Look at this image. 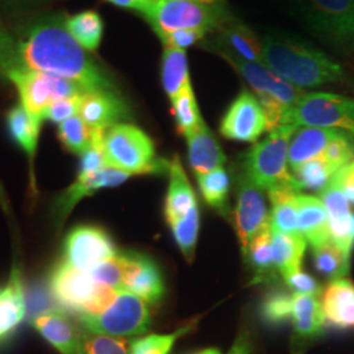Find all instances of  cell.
I'll use <instances>...</instances> for the list:
<instances>
[{"label":"cell","mask_w":354,"mask_h":354,"mask_svg":"<svg viewBox=\"0 0 354 354\" xmlns=\"http://www.w3.org/2000/svg\"><path fill=\"white\" fill-rule=\"evenodd\" d=\"M16 66L66 79L83 92L115 86L64 26V16H45L26 24L16 38Z\"/></svg>","instance_id":"6da1fadb"},{"label":"cell","mask_w":354,"mask_h":354,"mask_svg":"<svg viewBox=\"0 0 354 354\" xmlns=\"http://www.w3.org/2000/svg\"><path fill=\"white\" fill-rule=\"evenodd\" d=\"M263 64L297 88H314L344 77L342 66L304 41L283 35L260 39Z\"/></svg>","instance_id":"7a4b0ae2"},{"label":"cell","mask_w":354,"mask_h":354,"mask_svg":"<svg viewBox=\"0 0 354 354\" xmlns=\"http://www.w3.org/2000/svg\"><path fill=\"white\" fill-rule=\"evenodd\" d=\"M102 147L108 167L130 176L168 172L169 162L156 156L151 138L136 125L121 122L109 127Z\"/></svg>","instance_id":"3957f363"},{"label":"cell","mask_w":354,"mask_h":354,"mask_svg":"<svg viewBox=\"0 0 354 354\" xmlns=\"http://www.w3.org/2000/svg\"><path fill=\"white\" fill-rule=\"evenodd\" d=\"M221 55L252 87L266 113L268 131L281 127L283 115L302 97L304 91L279 77L264 64L241 61L227 53H221Z\"/></svg>","instance_id":"277c9868"},{"label":"cell","mask_w":354,"mask_h":354,"mask_svg":"<svg viewBox=\"0 0 354 354\" xmlns=\"http://www.w3.org/2000/svg\"><path fill=\"white\" fill-rule=\"evenodd\" d=\"M297 129L294 125H281L269 131L266 138L244 155L243 175L256 187L268 192L290 184L288 156L291 137Z\"/></svg>","instance_id":"5b68a950"},{"label":"cell","mask_w":354,"mask_h":354,"mask_svg":"<svg viewBox=\"0 0 354 354\" xmlns=\"http://www.w3.org/2000/svg\"><path fill=\"white\" fill-rule=\"evenodd\" d=\"M50 291L54 299L64 308L80 317L104 311L113 302L118 290L97 283L88 272L79 270L62 261L51 273Z\"/></svg>","instance_id":"8992f818"},{"label":"cell","mask_w":354,"mask_h":354,"mask_svg":"<svg viewBox=\"0 0 354 354\" xmlns=\"http://www.w3.org/2000/svg\"><path fill=\"white\" fill-rule=\"evenodd\" d=\"M143 17L159 38L177 30L207 35L218 30L227 19L222 4L210 6L197 0H159Z\"/></svg>","instance_id":"52a82bcc"},{"label":"cell","mask_w":354,"mask_h":354,"mask_svg":"<svg viewBox=\"0 0 354 354\" xmlns=\"http://www.w3.org/2000/svg\"><path fill=\"white\" fill-rule=\"evenodd\" d=\"M76 317L84 330L118 339L145 335L152 322L149 304L127 290L117 291L113 302L102 313Z\"/></svg>","instance_id":"ba28073f"},{"label":"cell","mask_w":354,"mask_h":354,"mask_svg":"<svg viewBox=\"0 0 354 354\" xmlns=\"http://www.w3.org/2000/svg\"><path fill=\"white\" fill-rule=\"evenodd\" d=\"M281 125L336 129L354 140V99L327 92L304 93Z\"/></svg>","instance_id":"9c48e42d"},{"label":"cell","mask_w":354,"mask_h":354,"mask_svg":"<svg viewBox=\"0 0 354 354\" xmlns=\"http://www.w3.org/2000/svg\"><path fill=\"white\" fill-rule=\"evenodd\" d=\"M6 77L17 89L20 104L29 113L42 121L44 114L53 102L84 93L66 79L20 66L11 68Z\"/></svg>","instance_id":"30bf717a"},{"label":"cell","mask_w":354,"mask_h":354,"mask_svg":"<svg viewBox=\"0 0 354 354\" xmlns=\"http://www.w3.org/2000/svg\"><path fill=\"white\" fill-rule=\"evenodd\" d=\"M314 33L342 49H354V0H299Z\"/></svg>","instance_id":"8fae6325"},{"label":"cell","mask_w":354,"mask_h":354,"mask_svg":"<svg viewBox=\"0 0 354 354\" xmlns=\"http://www.w3.org/2000/svg\"><path fill=\"white\" fill-rule=\"evenodd\" d=\"M64 263L83 272L113 259L118 251L111 235L97 226H77L64 241Z\"/></svg>","instance_id":"7c38bea8"},{"label":"cell","mask_w":354,"mask_h":354,"mask_svg":"<svg viewBox=\"0 0 354 354\" xmlns=\"http://www.w3.org/2000/svg\"><path fill=\"white\" fill-rule=\"evenodd\" d=\"M270 222L263 189L241 174L238 178V197L234 225L241 243L243 257L247 256L253 238Z\"/></svg>","instance_id":"4fadbf2b"},{"label":"cell","mask_w":354,"mask_h":354,"mask_svg":"<svg viewBox=\"0 0 354 354\" xmlns=\"http://www.w3.org/2000/svg\"><path fill=\"white\" fill-rule=\"evenodd\" d=\"M221 134L236 142H257L268 131L266 113L257 97L247 89L231 102L221 122Z\"/></svg>","instance_id":"5bb4252c"},{"label":"cell","mask_w":354,"mask_h":354,"mask_svg":"<svg viewBox=\"0 0 354 354\" xmlns=\"http://www.w3.org/2000/svg\"><path fill=\"white\" fill-rule=\"evenodd\" d=\"M118 256L124 272V289L149 304H159L165 295V283L158 264L143 253L127 251Z\"/></svg>","instance_id":"9a60e30c"},{"label":"cell","mask_w":354,"mask_h":354,"mask_svg":"<svg viewBox=\"0 0 354 354\" xmlns=\"http://www.w3.org/2000/svg\"><path fill=\"white\" fill-rule=\"evenodd\" d=\"M130 177L129 174L114 169L112 167H106L91 176L76 177L75 181L59 194L53 205L55 223L59 227L64 226V221L71 214L76 203L82 201L84 197L92 196L97 190L118 187Z\"/></svg>","instance_id":"2e32d148"},{"label":"cell","mask_w":354,"mask_h":354,"mask_svg":"<svg viewBox=\"0 0 354 354\" xmlns=\"http://www.w3.org/2000/svg\"><path fill=\"white\" fill-rule=\"evenodd\" d=\"M77 115L91 129L108 130L127 120L129 109L127 102L114 91L84 92L80 97Z\"/></svg>","instance_id":"e0dca14e"},{"label":"cell","mask_w":354,"mask_h":354,"mask_svg":"<svg viewBox=\"0 0 354 354\" xmlns=\"http://www.w3.org/2000/svg\"><path fill=\"white\" fill-rule=\"evenodd\" d=\"M320 200L328 214L330 241L351 256L354 248V212L351 203L332 183L320 192Z\"/></svg>","instance_id":"ac0fdd59"},{"label":"cell","mask_w":354,"mask_h":354,"mask_svg":"<svg viewBox=\"0 0 354 354\" xmlns=\"http://www.w3.org/2000/svg\"><path fill=\"white\" fill-rule=\"evenodd\" d=\"M32 327L59 354H77L82 330L64 311L48 310L32 317Z\"/></svg>","instance_id":"d6986e66"},{"label":"cell","mask_w":354,"mask_h":354,"mask_svg":"<svg viewBox=\"0 0 354 354\" xmlns=\"http://www.w3.org/2000/svg\"><path fill=\"white\" fill-rule=\"evenodd\" d=\"M326 326L337 329L354 328V283L351 279L330 281L320 295Z\"/></svg>","instance_id":"ffe728a7"},{"label":"cell","mask_w":354,"mask_h":354,"mask_svg":"<svg viewBox=\"0 0 354 354\" xmlns=\"http://www.w3.org/2000/svg\"><path fill=\"white\" fill-rule=\"evenodd\" d=\"M344 131L326 127H301L295 130L289 145L288 163L290 171L317 159L326 151L332 140L340 137Z\"/></svg>","instance_id":"44dd1931"},{"label":"cell","mask_w":354,"mask_h":354,"mask_svg":"<svg viewBox=\"0 0 354 354\" xmlns=\"http://www.w3.org/2000/svg\"><path fill=\"white\" fill-rule=\"evenodd\" d=\"M26 315V292L20 269L12 266L10 279L0 286V342L8 339Z\"/></svg>","instance_id":"7402d4cb"},{"label":"cell","mask_w":354,"mask_h":354,"mask_svg":"<svg viewBox=\"0 0 354 354\" xmlns=\"http://www.w3.org/2000/svg\"><path fill=\"white\" fill-rule=\"evenodd\" d=\"M187 138L189 165L196 176L209 174L226 163V155L212 130L203 122Z\"/></svg>","instance_id":"603a6c76"},{"label":"cell","mask_w":354,"mask_h":354,"mask_svg":"<svg viewBox=\"0 0 354 354\" xmlns=\"http://www.w3.org/2000/svg\"><path fill=\"white\" fill-rule=\"evenodd\" d=\"M298 232L311 247L322 245L330 241L329 236L328 214L320 198L310 194L298 193Z\"/></svg>","instance_id":"cb8c5ba5"},{"label":"cell","mask_w":354,"mask_h":354,"mask_svg":"<svg viewBox=\"0 0 354 354\" xmlns=\"http://www.w3.org/2000/svg\"><path fill=\"white\" fill-rule=\"evenodd\" d=\"M291 323L295 342H307L322 335L326 327L320 297L292 292Z\"/></svg>","instance_id":"d4e9b609"},{"label":"cell","mask_w":354,"mask_h":354,"mask_svg":"<svg viewBox=\"0 0 354 354\" xmlns=\"http://www.w3.org/2000/svg\"><path fill=\"white\" fill-rule=\"evenodd\" d=\"M169 185L165 197V215L167 222L183 218L197 203L196 194L190 185L185 169L178 156H174L168 168Z\"/></svg>","instance_id":"484cf974"},{"label":"cell","mask_w":354,"mask_h":354,"mask_svg":"<svg viewBox=\"0 0 354 354\" xmlns=\"http://www.w3.org/2000/svg\"><path fill=\"white\" fill-rule=\"evenodd\" d=\"M218 30L221 33L222 45L219 51L227 53L241 61L263 64L260 39L247 26H243L238 20L227 17Z\"/></svg>","instance_id":"4316f807"},{"label":"cell","mask_w":354,"mask_h":354,"mask_svg":"<svg viewBox=\"0 0 354 354\" xmlns=\"http://www.w3.org/2000/svg\"><path fill=\"white\" fill-rule=\"evenodd\" d=\"M7 127L12 140L23 149L30 162L32 175L33 163L37 152L38 140L41 134L42 120L32 115L26 108L19 102L7 113ZM32 183L35 184V176Z\"/></svg>","instance_id":"83f0119b"},{"label":"cell","mask_w":354,"mask_h":354,"mask_svg":"<svg viewBox=\"0 0 354 354\" xmlns=\"http://www.w3.org/2000/svg\"><path fill=\"white\" fill-rule=\"evenodd\" d=\"M298 190L290 184L281 185L279 188L269 190V200L272 203L270 226L272 230L282 234L295 235L298 232V210H297V196ZM301 235V234H299Z\"/></svg>","instance_id":"f1b7e54d"},{"label":"cell","mask_w":354,"mask_h":354,"mask_svg":"<svg viewBox=\"0 0 354 354\" xmlns=\"http://www.w3.org/2000/svg\"><path fill=\"white\" fill-rule=\"evenodd\" d=\"M272 238L274 264L279 274L285 277L294 272L302 270L304 253L307 248V241L304 236L299 234H282L272 230Z\"/></svg>","instance_id":"f546056e"},{"label":"cell","mask_w":354,"mask_h":354,"mask_svg":"<svg viewBox=\"0 0 354 354\" xmlns=\"http://www.w3.org/2000/svg\"><path fill=\"white\" fill-rule=\"evenodd\" d=\"M244 259L252 266L254 282H266L274 279L276 273L279 272L274 264L270 222L253 238L248 253Z\"/></svg>","instance_id":"4dcf8cb0"},{"label":"cell","mask_w":354,"mask_h":354,"mask_svg":"<svg viewBox=\"0 0 354 354\" xmlns=\"http://www.w3.org/2000/svg\"><path fill=\"white\" fill-rule=\"evenodd\" d=\"M162 83L171 100L189 87V67L185 50L165 48L162 58Z\"/></svg>","instance_id":"1f68e13d"},{"label":"cell","mask_w":354,"mask_h":354,"mask_svg":"<svg viewBox=\"0 0 354 354\" xmlns=\"http://www.w3.org/2000/svg\"><path fill=\"white\" fill-rule=\"evenodd\" d=\"M64 26L84 50H97L100 46L104 35V23L99 13L88 10L70 17H64Z\"/></svg>","instance_id":"d6a6232c"},{"label":"cell","mask_w":354,"mask_h":354,"mask_svg":"<svg viewBox=\"0 0 354 354\" xmlns=\"http://www.w3.org/2000/svg\"><path fill=\"white\" fill-rule=\"evenodd\" d=\"M196 177L206 203L223 216H227L230 212V176L225 167L216 168L209 174H203Z\"/></svg>","instance_id":"836d02e7"},{"label":"cell","mask_w":354,"mask_h":354,"mask_svg":"<svg viewBox=\"0 0 354 354\" xmlns=\"http://www.w3.org/2000/svg\"><path fill=\"white\" fill-rule=\"evenodd\" d=\"M313 259L317 273L330 281L344 279L349 273L351 256H348L332 241L314 247Z\"/></svg>","instance_id":"e575fe53"},{"label":"cell","mask_w":354,"mask_h":354,"mask_svg":"<svg viewBox=\"0 0 354 354\" xmlns=\"http://www.w3.org/2000/svg\"><path fill=\"white\" fill-rule=\"evenodd\" d=\"M290 172L292 185L298 192L304 189L322 192L330 183L337 169L323 158H317Z\"/></svg>","instance_id":"d590c367"},{"label":"cell","mask_w":354,"mask_h":354,"mask_svg":"<svg viewBox=\"0 0 354 354\" xmlns=\"http://www.w3.org/2000/svg\"><path fill=\"white\" fill-rule=\"evenodd\" d=\"M172 230V235L184 257L188 263L194 259L198 232H200V210L198 203H196L183 218L168 223Z\"/></svg>","instance_id":"8d00e7d4"},{"label":"cell","mask_w":354,"mask_h":354,"mask_svg":"<svg viewBox=\"0 0 354 354\" xmlns=\"http://www.w3.org/2000/svg\"><path fill=\"white\" fill-rule=\"evenodd\" d=\"M171 102H172V113L176 121L177 130L184 137H188L205 122L201 112L198 109V104L196 100L192 84L183 92H180L176 97L171 100Z\"/></svg>","instance_id":"74e56055"},{"label":"cell","mask_w":354,"mask_h":354,"mask_svg":"<svg viewBox=\"0 0 354 354\" xmlns=\"http://www.w3.org/2000/svg\"><path fill=\"white\" fill-rule=\"evenodd\" d=\"M292 314V294L281 289L266 292L261 306L260 315L268 326L279 327L291 320Z\"/></svg>","instance_id":"f35d334b"},{"label":"cell","mask_w":354,"mask_h":354,"mask_svg":"<svg viewBox=\"0 0 354 354\" xmlns=\"http://www.w3.org/2000/svg\"><path fill=\"white\" fill-rule=\"evenodd\" d=\"M93 129L79 117L74 115L58 125V138L64 147L73 153L83 155L92 143Z\"/></svg>","instance_id":"ab89813d"},{"label":"cell","mask_w":354,"mask_h":354,"mask_svg":"<svg viewBox=\"0 0 354 354\" xmlns=\"http://www.w3.org/2000/svg\"><path fill=\"white\" fill-rule=\"evenodd\" d=\"M77 354H130L127 339L82 330Z\"/></svg>","instance_id":"60d3db41"},{"label":"cell","mask_w":354,"mask_h":354,"mask_svg":"<svg viewBox=\"0 0 354 354\" xmlns=\"http://www.w3.org/2000/svg\"><path fill=\"white\" fill-rule=\"evenodd\" d=\"M193 326L177 329L172 333H151L140 337L130 344V354H169L175 342Z\"/></svg>","instance_id":"b9f144b4"},{"label":"cell","mask_w":354,"mask_h":354,"mask_svg":"<svg viewBox=\"0 0 354 354\" xmlns=\"http://www.w3.org/2000/svg\"><path fill=\"white\" fill-rule=\"evenodd\" d=\"M88 273L97 283L113 288L115 290H125L122 264L118 254L113 259L102 261L99 266L92 268Z\"/></svg>","instance_id":"7bdbcfd3"},{"label":"cell","mask_w":354,"mask_h":354,"mask_svg":"<svg viewBox=\"0 0 354 354\" xmlns=\"http://www.w3.org/2000/svg\"><path fill=\"white\" fill-rule=\"evenodd\" d=\"M82 95L64 97V99L53 102L44 114V120H49L51 122L59 125L64 121H67L68 118L77 115Z\"/></svg>","instance_id":"ee69618b"},{"label":"cell","mask_w":354,"mask_h":354,"mask_svg":"<svg viewBox=\"0 0 354 354\" xmlns=\"http://www.w3.org/2000/svg\"><path fill=\"white\" fill-rule=\"evenodd\" d=\"M16 67V38L0 20V75H7V73Z\"/></svg>","instance_id":"f6af8a7d"},{"label":"cell","mask_w":354,"mask_h":354,"mask_svg":"<svg viewBox=\"0 0 354 354\" xmlns=\"http://www.w3.org/2000/svg\"><path fill=\"white\" fill-rule=\"evenodd\" d=\"M283 279H285L288 288H290L292 292L315 295V297H320L323 292V289L317 279L304 270H298V272L288 274L283 277Z\"/></svg>","instance_id":"bcb514c9"},{"label":"cell","mask_w":354,"mask_h":354,"mask_svg":"<svg viewBox=\"0 0 354 354\" xmlns=\"http://www.w3.org/2000/svg\"><path fill=\"white\" fill-rule=\"evenodd\" d=\"M206 35H203L201 32H196V30H177L165 35L163 37H160L165 48H175V49H181V50H187L190 46H193L194 44H197L198 41H201Z\"/></svg>","instance_id":"7dc6e473"},{"label":"cell","mask_w":354,"mask_h":354,"mask_svg":"<svg viewBox=\"0 0 354 354\" xmlns=\"http://www.w3.org/2000/svg\"><path fill=\"white\" fill-rule=\"evenodd\" d=\"M330 183L342 190L349 203L354 205V160L342 167L333 175Z\"/></svg>","instance_id":"c3c4849f"},{"label":"cell","mask_w":354,"mask_h":354,"mask_svg":"<svg viewBox=\"0 0 354 354\" xmlns=\"http://www.w3.org/2000/svg\"><path fill=\"white\" fill-rule=\"evenodd\" d=\"M106 1L112 3V4L117 6V7L127 8V10H134L137 12L145 15L159 0H106Z\"/></svg>","instance_id":"681fc988"},{"label":"cell","mask_w":354,"mask_h":354,"mask_svg":"<svg viewBox=\"0 0 354 354\" xmlns=\"http://www.w3.org/2000/svg\"><path fill=\"white\" fill-rule=\"evenodd\" d=\"M50 0H0V6L10 10H26L36 6H42Z\"/></svg>","instance_id":"f907efd6"},{"label":"cell","mask_w":354,"mask_h":354,"mask_svg":"<svg viewBox=\"0 0 354 354\" xmlns=\"http://www.w3.org/2000/svg\"><path fill=\"white\" fill-rule=\"evenodd\" d=\"M227 354H251V342L248 336L247 335L239 336Z\"/></svg>","instance_id":"816d5d0a"},{"label":"cell","mask_w":354,"mask_h":354,"mask_svg":"<svg viewBox=\"0 0 354 354\" xmlns=\"http://www.w3.org/2000/svg\"><path fill=\"white\" fill-rule=\"evenodd\" d=\"M0 205H1V207L6 210V212H8V206H10V201H8V198H7V196H6V192L3 189V187H1V184H0Z\"/></svg>","instance_id":"f5cc1de1"},{"label":"cell","mask_w":354,"mask_h":354,"mask_svg":"<svg viewBox=\"0 0 354 354\" xmlns=\"http://www.w3.org/2000/svg\"><path fill=\"white\" fill-rule=\"evenodd\" d=\"M194 354H222L218 349H215V348H207V349H203V351H200V352H197V353Z\"/></svg>","instance_id":"db71d44e"},{"label":"cell","mask_w":354,"mask_h":354,"mask_svg":"<svg viewBox=\"0 0 354 354\" xmlns=\"http://www.w3.org/2000/svg\"><path fill=\"white\" fill-rule=\"evenodd\" d=\"M201 1L203 4H210V6H215V4H222V0H197Z\"/></svg>","instance_id":"11a10c76"}]
</instances>
